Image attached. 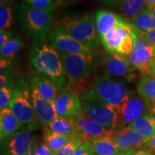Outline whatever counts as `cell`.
Masks as SVG:
<instances>
[{
  "instance_id": "obj_34",
  "label": "cell",
  "mask_w": 155,
  "mask_h": 155,
  "mask_svg": "<svg viewBox=\"0 0 155 155\" xmlns=\"http://www.w3.org/2000/svg\"><path fill=\"white\" fill-rule=\"evenodd\" d=\"M32 150L36 153L37 155H55V154L45 143L36 139L32 144Z\"/></svg>"
},
{
  "instance_id": "obj_13",
  "label": "cell",
  "mask_w": 155,
  "mask_h": 155,
  "mask_svg": "<svg viewBox=\"0 0 155 155\" xmlns=\"http://www.w3.org/2000/svg\"><path fill=\"white\" fill-rule=\"evenodd\" d=\"M78 130V135L84 141H94L96 139L105 137H111L115 130L106 129L99 124L88 117L83 113L80 117L74 120Z\"/></svg>"
},
{
  "instance_id": "obj_37",
  "label": "cell",
  "mask_w": 155,
  "mask_h": 155,
  "mask_svg": "<svg viewBox=\"0 0 155 155\" xmlns=\"http://www.w3.org/2000/svg\"><path fill=\"white\" fill-rule=\"evenodd\" d=\"M122 153L123 155H155L152 151L147 149H139V150H130Z\"/></svg>"
},
{
  "instance_id": "obj_44",
  "label": "cell",
  "mask_w": 155,
  "mask_h": 155,
  "mask_svg": "<svg viewBox=\"0 0 155 155\" xmlns=\"http://www.w3.org/2000/svg\"><path fill=\"white\" fill-rule=\"evenodd\" d=\"M14 0H0V5L1 6L7 5H12Z\"/></svg>"
},
{
  "instance_id": "obj_41",
  "label": "cell",
  "mask_w": 155,
  "mask_h": 155,
  "mask_svg": "<svg viewBox=\"0 0 155 155\" xmlns=\"http://www.w3.org/2000/svg\"><path fill=\"white\" fill-rule=\"evenodd\" d=\"M149 114L155 119V103H152L149 106Z\"/></svg>"
},
{
  "instance_id": "obj_36",
  "label": "cell",
  "mask_w": 155,
  "mask_h": 155,
  "mask_svg": "<svg viewBox=\"0 0 155 155\" xmlns=\"http://www.w3.org/2000/svg\"><path fill=\"white\" fill-rule=\"evenodd\" d=\"M13 37H15V35L12 31L1 30V32H0V47L2 48L3 45H5Z\"/></svg>"
},
{
  "instance_id": "obj_21",
  "label": "cell",
  "mask_w": 155,
  "mask_h": 155,
  "mask_svg": "<svg viewBox=\"0 0 155 155\" xmlns=\"http://www.w3.org/2000/svg\"><path fill=\"white\" fill-rule=\"evenodd\" d=\"M22 19L21 9L12 5L1 6L0 7V29L9 30L16 24L17 21Z\"/></svg>"
},
{
  "instance_id": "obj_33",
  "label": "cell",
  "mask_w": 155,
  "mask_h": 155,
  "mask_svg": "<svg viewBox=\"0 0 155 155\" xmlns=\"http://www.w3.org/2000/svg\"><path fill=\"white\" fill-rule=\"evenodd\" d=\"M131 25L134 32H135V34L137 35L139 38L142 39L143 40H144V41L148 45H150L155 47V28L150 31H141L136 28L131 22Z\"/></svg>"
},
{
  "instance_id": "obj_42",
  "label": "cell",
  "mask_w": 155,
  "mask_h": 155,
  "mask_svg": "<svg viewBox=\"0 0 155 155\" xmlns=\"http://www.w3.org/2000/svg\"><path fill=\"white\" fill-rule=\"evenodd\" d=\"M55 2L58 4H63V5H69V4H72L77 0H55Z\"/></svg>"
},
{
  "instance_id": "obj_19",
  "label": "cell",
  "mask_w": 155,
  "mask_h": 155,
  "mask_svg": "<svg viewBox=\"0 0 155 155\" xmlns=\"http://www.w3.org/2000/svg\"><path fill=\"white\" fill-rule=\"evenodd\" d=\"M95 19L97 33L99 39L116 25L126 20L123 17L108 10H98L95 14Z\"/></svg>"
},
{
  "instance_id": "obj_8",
  "label": "cell",
  "mask_w": 155,
  "mask_h": 155,
  "mask_svg": "<svg viewBox=\"0 0 155 155\" xmlns=\"http://www.w3.org/2000/svg\"><path fill=\"white\" fill-rule=\"evenodd\" d=\"M133 35L131 22L126 19L108 31L100 40L106 52L128 56L134 50Z\"/></svg>"
},
{
  "instance_id": "obj_18",
  "label": "cell",
  "mask_w": 155,
  "mask_h": 155,
  "mask_svg": "<svg viewBox=\"0 0 155 155\" xmlns=\"http://www.w3.org/2000/svg\"><path fill=\"white\" fill-rule=\"evenodd\" d=\"M127 57L133 66L141 74L150 75L151 62L155 57V47L149 45L142 49L133 50Z\"/></svg>"
},
{
  "instance_id": "obj_7",
  "label": "cell",
  "mask_w": 155,
  "mask_h": 155,
  "mask_svg": "<svg viewBox=\"0 0 155 155\" xmlns=\"http://www.w3.org/2000/svg\"><path fill=\"white\" fill-rule=\"evenodd\" d=\"M70 83L78 82L90 77L102 61L101 55L60 53Z\"/></svg>"
},
{
  "instance_id": "obj_16",
  "label": "cell",
  "mask_w": 155,
  "mask_h": 155,
  "mask_svg": "<svg viewBox=\"0 0 155 155\" xmlns=\"http://www.w3.org/2000/svg\"><path fill=\"white\" fill-rule=\"evenodd\" d=\"M34 131L25 127L7 139V150L10 155H28L37 139Z\"/></svg>"
},
{
  "instance_id": "obj_35",
  "label": "cell",
  "mask_w": 155,
  "mask_h": 155,
  "mask_svg": "<svg viewBox=\"0 0 155 155\" xmlns=\"http://www.w3.org/2000/svg\"><path fill=\"white\" fill-rule=\"evenodd\" d=\"M75 155H94L91 141H84L75 152Z\"/></svg>"
},
{
  "instance_id": "obj_9",
  "label": "cell",
  "mask_w": 155,
  "mask_h": 155,
  "mask_svg": "<svg viewBox=\"0 0 155 155\" xmlns=\"http://www.w3.org/2000/svg\"><path fill=\"white\" fill-rule=\"evenodd\" d=\"M104 73L119 81L132 82L136 78V68L127 56L115 53H106L102 58Z\"/></svg>"
},
{
  "instance_id": "obj_47",
  "label": "cell",
  "mask_w": 155,
  "mask_h": 155,
  "mask_svg": "<svg viewBox=\"0 0 155 155\" xmlns=\"http://www.w3.org/2000/svg\"><path fill=\"white\" fill-rule=\"evenodd\" d=\"M109 155H123V153H122V152H119V153H117V154H109Z\"/></svg>"
},
{
  "instance_id": "obj_43",
  "label": "cell",
  "mask_w": 155,
  "mask_h": 155,
  "mask_svg": "<svg viewBox=\"0 0 155 155\" xmlns=\"http://www.w3.org/2000/svg\"><path fill=\"white\" fill-rule=\"evenodd\" d=\"M145 1V5H146V7L147 9H150L152 6L153 5V4L154 3L155 0H144Z\"/></svg>"
},
{
  "instance_id": "obj_14",
  "label": "cell",
  "mask_w": 155,
  "mask_h": 155,
  "mask_svg": "<svg viewBox=\"0 0 155 155\" xmlns=\"http://www.w3.org/2000/svg\"><path fill=\"white\" fill-rule=\"evenodd\" d=\"M111 137L115 141L120 152L141 149L146 146L147 141L141 134L128 126L116 129Z\"/></svg>"
},
{
  "instance_id": "obj_15",
  "label": "cell",
  "mask_w": 155,
  "mask_h": 155,
  "mask_svg": "<svg viewBox=\"0 0 155 155\" xmlns=\"http://www.w3.org/2000/svg\"><path fill=\"white\" fill-rule=\"evenodd\" d=\"M29 85H30L31 99H32V106L37 119L43 126L50 124L51 122L55 121L59 117V115L55 109L54 102L45 99L39 94L38 91L32 85H31L30 83Z\"/></svg>"
},
{
  "instance_id": "obj_40",
  "label": "cell",
  "mask_w": 155,
  "mask_h": 155,
  "mask_svg": "<svg viewBox=\"0 0 155 155\" xmlns=\"http://www.w3.org/2000/svg\"><path fill=\"white\" fill-rule=\"evenodd\" d=\"M150 75L152 77L155 78V57L153 58L150 65Z\"/></svg>"
},
{
  "instance_id": "obj_6",
  "label": "cell",
  "mask_w": 155,
  "mask_h": 155,
  "mask_svg": "<svg viewBox=\"0 0 155 155\" xmlns=\"http://www.w3.org/2000/svg\"><path fill=\"white\" fill-rule=\"evenodd\" d=\"M20 9L23 28L27 35L34 42L45 41L53 28L51 14L34 8L26 2L21 4Z\"/></svg>"
},
{
  "instance_id": "obj_25",
  "label": "cell",
  "mask_w": 155,
  "mask_h": 155,
  "mask_svg": "<svg viewBox=\"0 0 155 155\" xmlns=\"http://www.w3.org/2000/svg\"><path fill=\"white\" fill-rule=\"evenodd\" d=\"M50 130L63 135H77L78 130L74 120L65 119L59 116L57 119L46 126Z\"/></svg>"
},
{
  "instance_id": "obj_23",
  "label": "cell",
  "mask_w": 155,
  "mask_h": 155,
  "mask_svg": "<svg viewBox=\"0 0 155 155\" xmlns=\"http://www.w3.org/2000/svg\"><path fill=\"white\" fill-rule=\"evenodd\" d=\"M139 96L150 106L155 103V78L148 75H142L137 86Z\"/></svg>"
},
{
  "instance_id": "obj_17",
  "label": "cell",
  "mask_w": 155,
  "mask_h": 155,
  "mask_svg": "<svg viewBox=\"0 0 155 155\" xmlns=\"http://www.w3.org/2000/svg\"><path fill=\"white\" fill-rule=\"evenodd\" d=\"M30 83L36 88L42 98L52 102L55 101V98L62 91L53 80L37 72L31 74Z\"/></svg>"
},
{
  "instance_id": "obj_11",
  "label": "cell",
  "mask_w": 155,
  "mask_h": 155,
  "mask_svg": "<svg viewBox=\"0 0 155 155\" xmlns=\"http://www.w3.org/2000/svg\"><path fill=\"white\" fill-rule=\"evenodd\" d=\"M54 104L58 114L61 117L75 120L83 114L80 96L70 87L60 93Z\"/></svg>"
},
{
  "instance_id": "obj_12",
  "label": "cell",
  "mask_w": 155,
  "mask_h": 155,
  "mask_svg": "<svg viewBox=\"0 0 155 155\" xmlns=\"http://www.w3.org/2000/svg\"><path fill=\"white\" fill-rule=\"evenodd\" d=\"M117 108L120 119V129L129 126L135 120L149 112V106L140 96L130 91L125 101Z\"/></svg>"
},
{
  "instance_id": "obj_26",
  "label": "cell",
  "mask_w": 155,
  "mask_h": 155,
  "mask_svg": "<svg viewBox=\"0 0 155 155\" xmlns=\"http://www.w3.org/2000/svg\"><path fill=\"white\" fill-rule=\"evenodd\" d=\"M94 155H109L119 153L112 137H105L92 141Z\"/></svg>"
},
{
  "instance_id": "obj_29",
  "label": "cell",
  "mask_w": 155,
  "mask_h": 155,
  "mask_svg": "<svg viewBox=\"0 0 155 155\" xmlns=\"http://www.w3.org/2000/svg\"><path fill=\"white\" fill-rule=\"evenodd\" d=\"M22 47L23 41L22 39L18 37H13L9 41L1 48V58L12 60Z\"/></svg>"
},
{
  "instance_id": "obj_30",
  "label": "cell",
  "mask_w": 155,
  "mask_h": 155,
  "mask_svg": "<svg viewBox=\"0 0 155 155\" xmlns=\"http://www.w3.org/2000/svg\"><path fill=\"white\" fill-rule=\"evenodd\" d=\"M83 142V139L79 136L73 135L68 144L59 150L55 155H75V152Z\"/></svg>"
},
{
  "instance_id": "obj_20",
  "label": "cell",
  "mask_w": 155,
  "mask_h": 155,
  "mask_svg": "<svg viewBox=\"0 0 155 155\" xmlns=\"http://www.w3.org/2000/svg\"><path fill=\"white\" fill-rule=\"evenodd\" d=\"M23 127L22 124L12 113L10 108L7 107L0 111V135L1 140L7 139L9 137Z\"/></svg>"
},
{
  "instance_id": "obj_38",
  "label": "cell",
  "mask_w": 155,
  "mask_h": 155,
  "mask_svg": "<svg viewBox=\"0 0 155 155\" xmlns=\"http://www.w3.org/2000/svg\"><path fill=\"white\" fill-rule=\"evenodd\" d=\"M98 1L101 2L103 5L112 7V6H116L121 4L123 0H98Z\"/></svg>"
},
{
  "instance_id": "obj_2",
  "label": "cell",
  "mask_w": 155,
  "mask_h": 155,
  "mask_svg": "<svg viewBox=\"0 0 155 155\" xmlns=\"http://www.w3.org/2000/svg\"><path fill=\"white\" fill-rule=\"evenodd\" d=\"M55 26L87 47L101 53V42L96 27V19L90 13H67L60 16Z\"/></svg>"
},
{
  "instance_id": "obj_1",
  "label": "cell",
  "mask_w": 155,
  "mask_h": 155,
  "mask_svg": "<svg viewBox=\"0 0 155 155\" xmlns=\"http://www.w3.org/2000/svg\"><path fill=\"white\" fill-rule=\"evenodd\" d=\"M31 66L35 72L53 80L61 91L68 88V79L64 69L61 54L45 41L36 42L29 52Z\"/></svg>"
},
{
  "instance_id": "obj_27",
  "label": "cell",
  "mask_w": 155,
  "mask_h": 155,
  "mask_svg": "<svg viewBox=\"0 0 155 155\" xmlns=\"http://www.w3.org/2000/svg\"><path fill=\"white\" fill-rule=\"evenodd\" d=\"M132 24L141 31H150L155 28V17L147 7L132 19Z\"/></svg>"
},
{
  "instance_id": "obj_31",
  "label": "cell",
  "mask_w": 155,
  "mask_h": 155,
  "mask_svg": "<svg viewBox=\"0 0 155 155\" xmlns=\"http://www.w3.org/2000/svg\"><path fill=\"white\" fill-rule=\"evenodd\" d=\"M16 83V82H15ZM15 83L9 84L0 88V108L9 107L15 91Z\"/></svg>"
},
{
  "instance_id": "obj_3",
  "label": "cell",
  "mask_w": 155,
  "mask_h": 155,
  "mask_svg": "<svg viewBox=\"0 0 155 155\" xmlns=\"http://www.w3.org/2000/svg\"><path fill=\"white\" fill-rule=\"evenodd\" d=\"M86 90L97 99L115 108L119 107L130 93L123 81L105 73L96 75Z\"/></svg>"
},
{
  "instance_id": "obj_24",
  "label": "cell",
  "mask_w": 155,
  "mask_h": 155,
  "mask_svg": "<svg viewBox=\"0 0 155 155\" xmlns=\"http://www.w3.org/2000/svg\"><path fill=\"white\" fill-rule=\"evenodd\" d=\"M128 127L139 131L147 141L155 136V119L150 114L141 116Z\"/></svg>"
},
{
  "instance_id": "obj_45",
  "label": "cell",
  "mask_w": 155,
  "mask_h": 155,
  "mask_svg": "<svg viewBox=\"0 0 155 155\" xmlns=\"http://www.w3.org/2000/svg\"><path fill=\"white\" fill-rule=\"evenodd\" d=\"M150 10L151 11V12H152L153 16L155 17V2H154V3L153 4L152 7H151V8L150 9Z\"/></svg>"
},
{
  "instance_id": "obj_22",
  "label": "cell",
  "mask_w": 155,
  "mask_h": 155,
  "mask_svg": "<svg viewBox=\"0 0 155 155\" xmlns=\"http://www.w3.org/2000/svg\"><path fill=\"white\" fill-rule=\"evenodd\" d=\"M42 132L45 144L55 154L65 146L73 137L72 135H63L55 132L48 129L46 126H44Z\"/></svg>"
},
{
  "instance_id": "obj_46",
  "label": "cell",
  "mask_w": 155,
  "mask_h": 155,
  "mask_svg": "<svg viewBox=\"0 0 155 155\" xmlns=\"http://www.w3.org/2000/svg\"><path fill=\"white\" fill-rule=\"evenodd\" d=\"M28 155H37V154H36L35 152H34L33 150H31V151H30V152L28 153Z\"/></svg>"
},
{
  "instance_id": "obj_28",
  "label": "cell",
  "mask_w": 155,
  "mask_h": 155,
  "mask_svg": "<svg viewBox=\"0 0 155 155\" xmlns=\"http://www.w3.org/2000/svg\"><path fill=\"white\" fill-rule=\"evenodd\" d=\"M146 7L144 0H123L121 9L123 14L131 20Z\"/></svg>"
},
{
  "instance_id": "obj_10",
  "label": "cell",
  "mask_w": 155,
  "mask_h": 155,
  "mask_svg": "<svg viewBox=\"0 0 155 155\" xmlns=\"http://www.w3.org/2000/svg\"><path fill=\"white\" fill-rule=\"evenodd\" d=\"M51 45L59 53L101 55L96 50L87 47L58 27L54 26L48 34Z\"/></svg>"
},
{
  "instance_id": "obj_4",
  "label": "cell",
  "mask_w": 155,
  "mask_h": 155,
  "mask_svg": "<svg viewBox=\"0 0 155 155\" xmlns=\"http://www.w3.org/2000/svg\"><path fill=\"white\" fill-rule=\"evenodd\" d=\"M9 108L23 126L32 131L40 127V122L35 114L30 90V85L23 77L17 78L15 91Z\"/></svg>"
},
{
  "instance_id": "obj_5",
  "label": "cell",
  "mask_w": 155,
  "mask_h": 155,
  "mask_svg": "<svg viewBox=\"0 0 155 155\" xmlns=\"http://www.w3.org/2000/svg\"><path fill=\"white\" fill-rule=\"evenodd\" d=\"M79 96L85 115L109 130L120 129L117 108L97 99L87 90L81 92Z\"/></svg>"
},
{
  "instance_id": "obj_32",
  "label": "cell",
  "mask_w": 155,
  "mask_h": 155,
  "mask_svg": "<svg viewBox=\"0 0 155 155\" xmlns=\"http://www.w3.org/2000/svg\"><path fill=\"white\" fill-rule=\"evenodd\" d=\"M24 1L34 8L48 13L53 12L56 7L55 0H24Z\"/></svg>"
},
{
  "instance_id": "obj_39",
  "label": "cell",
  "mask_w": 155,
  "mask_h": 155,
  "mask_svg": "<svg viewBox=\"0 0 155 155\" xmlns=\"http://www.w3.org/2000/svg\"><path fill=\"white\" fill-rule=\"evenodd\" d=\"M146 146L155 154V136L147 141Z\"/></svg>"
}]
</instances>
